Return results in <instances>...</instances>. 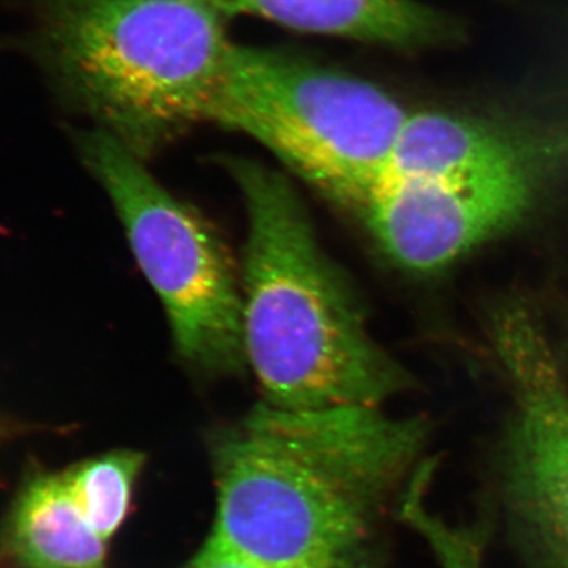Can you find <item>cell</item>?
<instances>
[{
	"mask_svg": "<svg viewBox=\"0 0 568 568\" xmlns=\"http://www.w3.org/2000/svg\"><path fill=\"white\" fill-rule=\"evenodd\" d=\"M428 425L376 406H254L211 439V540L261 568H387Z\"/></svg>",
	"mask_w": 568,
	"mask_h": 568,
	"instance_id": "cell-1",
	"label": "cell"
},
{
	"mask_svg": "<svg viewBox=\"0 0 568 568\" xmlns=\"http://www.w3.org/2000/svg\"><path fill=\"white\" fill-rule=\"evenodd\" d=\"M244 197L242 275L246 365L265 405L287 410L376 406L405 390L338 265L317 241L293 183L254 160H227Z\"/></svg>",
	"mask_w": 568,
	"mask_h": 568,
	"instance_id": "cell-2",
	"label": "cell"
},
{
	"mask_svg": "<svg viewBox=\"0 0 568 568\" xmlns=\"http://www.w3.org/2000/svg\"><path fill=\"white\" fill-rule=\"evenodd\" d=\"M233 47L197 0H37L26 39L59 91L144 160L207 122Z\"/></svg>",
	"mask_w": 568,
	"mask_h": 568,
	"instance_id": "cell-3",
	"label": "cell"
},
{
	"mask_svg": "<svg viewBox=\"0 0 568 568\" xmlns=\"http://www.w3.org/2000/svg\"><path fill=\"white\" fill-rule=\"evenodd\" d=\"M409 114L373 82L234 43L207 122L260 142L325 200L357 212Z\"/></svg>",
	"mask_w": 568,
	"mask_h": 568,
	"instance_id": "cell-4",
	"label": "cell"
},
{
	"mask_svg": "<svg viewBox=\"0 0 568 568\" xmlns=\"http://www.w3.org/2000/svg\"><path fill=\"white\" fill-rule=\"evenodd\" d=\"M81 151L162 301L179 355L204 375L244 373L242 282L222 237L153 178L144 159L110 133L89 132Z\"/></svg>",
	"mask_w": 568,
	"mask_h": 568,
	"instance_id": "cell-5",
	"label": "cell"
},
{
	"mask_svg": "<svg viewBox=\"0 0 568 568\" xmlns=\"http://www.w3.org/2000/svg\"><path fill=\"white\" fill-rule=\"evenodd\" d=\"M511 410L496 458L497 504L534 568H568V387L525 306L493 317Z\"/></svg>",
	"mask_w": 568,
	"mask_h": 568,
	"instance_id": "cell-6",
	"label": "cell"
},
{
	"mask_svg": "<svg viewBox=\"0 0 568 568\" xmlns=\"http://www.w3.org/2000/svg\"><path fill=\"white\" fill-rule=\"evenodd\" d=\"M532 196L528 168L474 182L383 179L357 213L395 264L432 272L514 226Z\"/></svg>",
	"mask_w": 568,
	"mask_h": 568,
	"instance_id": "cell-7",
	"label": "cell"
},
{
	"mask_svg": "<svg viewBox=\"0 0 568 568\" xmlns=\"http://www.w3.org/2000/svg\"><path fill=\"white\" fill-rule=\"evenodd\" d=\"M226 14H250L295 31L396 50L447 47L465 39L455 18L417 0H197Z\"/></svg>",
	"mask_w": 568,
	"mask_h": 568,
	"instance_id": "cell-8",
	"label": "cell"
},
{
	"mask_svg": "<svg viewBox=\"0 0 568 568\" xmlns=\"http://www.w3.org/2000/svg\"><path fill=\"white\" fill-rule=\"evenodd\" d=\"M523 168L518 142L491 123L418 111L403 125L383 179L474 182Z\"/></svg>",
	"mask_w": 568,
	"mask_h": 568,
	"instance_id": "cell-9",
	"label": "cell"
},
{
	"mask_svg": "<svg viewBox=\"0 0 568 568\" xmlns=\"http://www.w3.org/2000/svg\"><path fill=\"white\" fill-rule=\"evenodd\" d=\"M106 544L71 496L65 473L40 474L18 497L10 545L24 568H104Z\"/></svg>",
	"mask_w": 568,
	"mask_h": 568,
	"instance_id": "cell-10",
	"label": "cell"
},
{
	"mask_svg": "<svg viewBox=\"0 0 568 568\" xmlns=\"http://www.w3.org/2000/svg\"><path fill=\"white\" fill-rule=\"evenodd\" d=\"M144 462L140 452L122 448L85 459L65 473L74 503L106 541L129 517Z\"/></svg>",
	"mask_w": 568,
	"mask_h": 568,
	"instance_id": "cell-11",
	"label": "cell"
},
{
	"mask_svg": "<svg viewBox=\"0 0 568 568\" xmlns=\"http://www.w3.org/2000/svg\"><path fill=\"white\" fill-rule=\"evenodd\" d=\"M181 568H261L248 562V560L239 558L234 552L220 547L219 544L207 538L204 547L193 556L189 562L183 564Z\"/></svg>",
	"mask_w": 568,
	"mask_h": 568,
	"instance_id": "cell-12",
	"label": "cell"
},
{
	"mask_svg": "<svg viewBox=\"0 0 568 568\" xmlns=\"http://www.w3.org/2000/svg\"><path fill=\"white\" fill-rule=\"evenodd\" d=\"M443 568H485V560L477 556H459V558L448 560Z\"/></svg>",
	"mask_w": 568,
	"mask_h": 568,
	"instance_id": "cell-13",
	"label": "cell"
}]
</instances>
